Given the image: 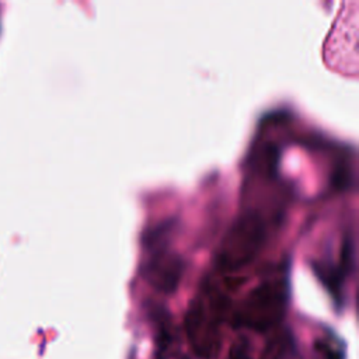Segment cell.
I'll list each match as a JSON object with an SVG mask.
<instances>
[{
  "label": "cell",
  "mask_w": 359,
  "mask_h": 359,
  "mask_svg": "<svg viewBox=\"0 0 359 359\" xmlns=\"http://www.w3.org/2000/svg\"><path fill=\"white\" fill-rule=\"evenodd\" d=\"M266 241V222L257 210L241 213L224 234L216 252L222 271L240 269L255 259Z\"/></svg>",
  "instance_id": "obj_1"
},
{
  "label": "cell",
  "mask_w": 359,
  "mask_h": 359,
  "mask_svg": "<svg viewBox=\"0 0 359 359\" xmlns=\"http://www.w3.org/2000/svg\"><path fill=\"white\" fill-rule=\"evenodd\" d=\"M227 299L216 289L209 286L189 304L185 328L188 339L202 358L215 355L219 346V324L227 310Z\"/></svg>",
  "instance_id": "obj_2"
},
{
  "label": "cell",
  "mask_w": 359,
  "mask_h": 359,
  "mask_svg": "<svg viewBox=\"0 0 359 359\" xmlns=\"http://www.w3.org/2000/svg\"><path fill=\"white\" fill-rule=\"evenodd\" d=\"M287 294V285L283 279L259 283L236 310L234 324L261 332L275 327L285 316Z\"/></svg>",
  "instance_id": "obj_3"
},
{
  "label": "cell",
  "mask_w": 359,
  "mask_h": 359,
  "mask_svg": "<svg viewBox=\"0 0 359 359\" xmlns=\"http://www.w3.org/2000/svg\"><path fill=\"white\" fill-rule=\"evenodd\" d=\"M346 4L338 20H335L334 28L330 32L327 43L324 46V57L328 65L335 66L338 70L356 72L358 66V1Z\"/></svg>",
  "instance_id": "obj_4"
},
{
  "label": "cell",
  "mask_w": 359,
  "mask_h": 359,
  "mask_svg": "<svg viewBox=\"0 0 359 359\" xmlns=\"http://www.w3.org/2000/svg\"><path fill=\"white\" fill-rule=\"evenodd\" d=\"M147 251L150 255L146 258L142 266L143 278L157 292L172 293L177 289L185 269L182 258L177 252L168 250L167 245L156 247Z\"/></svg>",
  "instance_id": "obj_5"
},
{
  "label": "cell",
  "mask_w": 359,
  "mask_h": 359,
  "mask_svg": "<svg viewBox=\"0 0 359 359\" xmlns=\"http://www.w3.org/2000/svg\"><path fill=\"white\" fill-rule=\"evenodd\" d=\"M227 359H251V349L248 339L238 338L233 342Z\"/></svg>",
  "instance_id": "obj_6"
}]
</instances>
